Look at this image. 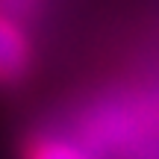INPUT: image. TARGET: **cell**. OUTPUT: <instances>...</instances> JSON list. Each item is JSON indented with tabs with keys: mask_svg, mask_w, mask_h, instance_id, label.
Listing matches in <instances>:
<instances>
[{
	"mask_svg": "<svg viewBox=\"0 0 159 159\" xmlns=\"http://www.w3.org/2000/svg\"><path fill=\"white\" fill-rule=\"evenodd\" d=\"M33 44L24 21L0 12V85H15L30 74Z\"/></svg>",
	"mask_w": 159,
	"mask_h": 159,
	"instance_id": "6da1fadb",
	"label": "cell"
},
{
	"mask_svg": "<svg viewBox=\"0 0 159 159\" xmlns=\"http://www.w3.org/2000/svg\"><path fill=\"white\" fill-rule=\"evenodd\" d=\"M21 159H100L89 142H80L59 133L30 136L21 148Z\"/></svg>",
	"mask_w": 159,
	"mask_h": 159,
	"instance_id": "7a4b0ae2",
	"label": "cell"
},
{
	"mask_svg": "<svg viewBox=\"0 0 159 159\" xmlns=\"http://www.w3.org/2000/svg\"><path fill=\"white\" fill-rule=\"evenodd\" d=\"M33 9H35V0H0V12L9 18H18V21L30 18Z\"/></svg>",
	"mask_w": 159,
	"mask_h": 159,
	"instance_id": "3957f363",
	"label": "cell"
}]
</instances>
